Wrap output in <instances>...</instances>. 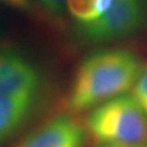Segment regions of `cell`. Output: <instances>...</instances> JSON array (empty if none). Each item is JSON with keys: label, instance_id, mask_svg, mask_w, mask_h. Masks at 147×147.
Masks as SVG:
<instances>
[{"label": "cell", "instance_id": "6da1fadb", "mask_svg": "<svg viewBox=\"0 0 147 147\" xmlns=\"http://www.w3.org/2000/svg\"><path fill=\"white\" fill-rule=\"evenodd\" d=\"M142 67L139 57L126 49H103L80 63L72 77L67 105L72 112L91 110L127 93Z\"/></svg>", "mask_w": 147, "mask_h": 147}, {"label": "cell", "instance_id": "7a4b0ae2", "mask_svg": "<svg viewBox=\"0 0 147 147\" xmlns=\"http://www.w3.org/2000/svg\"><path fill=\"white\" fill-rule=\"evenodd\" d=\"M86 130L102 146H130L147 141V118L131 94H120L90 110Z\"/></svg>", "mask_w": 147, "mask_h": 147}, {"label": "cell", "instance_id": "3957f363", "mask_svg": "<svg viewBox=\"0 0 147 147\" xmlns=\"http://www.w3.org/2000/svg\"><path fill=\"white\" fill-rule=\"evenodd\" d=\"M145 18V0H112L102 16L79 25L76 30L86 42L104 43L131 36L141 28Z\"/></svg>", "mask_w": 147, "mask_h": 147}, {"label": "cell", "instance_id": "277c9868", "mask_svg": "<svg viewBox=\"0 0 147 147\" xmlns=\"http://www.w3.org/2000/svg\"><path fill=\"white\" fill-rule=\"evenodd\" d=\"M42 86V76L33 63L15 50L0 49V93L36 107Z\"/></svg>", "mask_w": 147, "mask_h": 147}, {"label": "cell", "instance_id": "5b68a950", "mask_svg": "<svg viewBox=\"0 0 147 147\" xmlns=\"http://www.w3.org/2000/svg\"><path fill=\"white\" fill-rule=\"evenodd\" d=\"M86 130L69 115H58L32 131L13 147H82Z\"/></svg>", "mask_w": 147, "mask_h": 147}, {"label": "cell", "instance_id": "8992f818", "mask_svg": "<svg viewBox=\"0 0 147 147\" xmlns=\"http://www.w3.org/2000/svg\"><path fill=\"white\" fill-rule=\"evenodd\" d=\"M34 105L0 93V146L13 137L30 119Z\"/></svg>", "mask_w": 147, "mask_h": 147}, {"label": "cell", "instance_id": "52a82bcc", "mask_svg": "<svg viewBox=\"0 0 147 147\" xmlns=\"http://www.w3.org/2000/svg\"><path fill=\"white\" fill-rule=\"evenodd\" d=\"M112 0H65L69 13L81 24L97 20L107 11Z\"/></svg>", "mask_w": 147, "mask_h": 147}, {"label": "cell", "instance_id": "ba28073f", "mask_svg": "<svg viewBox=\"0 0 147 147\" xmlns=\"http://www.w3.org/2000/svg\"><path fill=\"white\" fill-rule=\"evenodd\" d=\"M131 96L147 118V63L142 64L136 82L131 88Z\"/></svg>", "mask_w": 147, "mask_h": 147}, {"label": "cell", "instance_id": "9c48e42d", "mask_svg": "<svg viewBox=\"0 0 147 147\" xmlns=\"http://www.w3.org/2000/svg\"><path fill=\"white\" fill-rule=\"evenodd\" d=\"M38 1L45 10L53 15L61 13L65 7V0H38Z\"/></svg>", "mask_w": 147, "mask_h": 147}, {"label": "cell", "instance_id": "30bf717a", "mask_svg": "<svg viewBox=\"0 0 147 147\" xmlns=\"http://www.w3.org/2000/svg\"><path fill=\"white\" fill-rule=\"evenodd\" d=\"M0 3L5 4L6 6H10L17 11H31L33 6V0H0Z\"/></svg>", "mask_w": 147, "mask_h": 147}, {"label": "cell", "instance_id": "8fae6325", "mask_svg": "<svg viewBox=\"0 0 147 147\" xmlns=\"http://www.w3.org/2000/svg\"><path fill=\"white\" fill-rule=\"evenodd\" d=\"M102 147H147V141L141 142V144H136V145H130V146H102Z\"/></svg>", "mask_w": 147, "mask_h": 147}]
</instances>
